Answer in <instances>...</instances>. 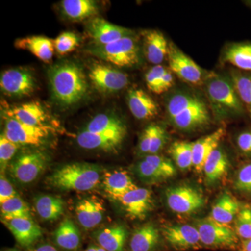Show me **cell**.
I'll use <instances>...</instances> for the list:
<instances>
[{"label":"cell","mask_w":251,"mask_h":251,"mask_svg":"<svg viewBox=\"0 0 251 251\" xmlns=\"http://www.w3.org/2000/svg\"><path fill=\"white\" fill-rule=\"evenodd\" d=\"M144 52L148 62L156 65H161L168 58L169 44L161 31L148 30L144 34Z\"/></svg>","instance_id":"cell-22"},{"label":"cell","mask_w":251,"mask_h":251,"mask_svg":"<svg viewBox=\"0 0 251 251\" xmlns=\"http://www.w3.org/2000/svg\"><path fill=\"white\" fill-rule=\"evenodd\" d=\"M173 74H174L170 70L169 68H168L166 74H164L163 79H162L158 94L164 93V92L169 90L174 85L175 79Z\"/></svg>","instance_id":"cell-48"},{"label":"cell","mask_w":251,"mask_h":251,"mask_svg":"<svg viewBox=\"0 0 251 251\" xmlns=\"http://www.w3.org/2000/svg\"><path fill=\"white\" fill-rule=\"evenodd\" d=\"M87 32L93 39L94 44L97 45L110 44L132 34L130 29L112 24L99 17L91 20L87 25Z\"/></svg>","instance_id":"cell-17"},{"label":"cell","mask_w":251,"mask_h":251,"mask_svg":"<svg viewBox=\"0 0 251 251\" xmlns=\"http://www.w3.org/2000/svg\"><path fill=\"white\" fill-rule=\"evenodd\" d=\"M84 251H107L97 244H91Z\"/></svg>","instance_id":"cell-52"},{"label":"cell","mask_w":251,"mask_h":251,"mask_svg":"<svg viewBox=\"0 0 251 251\" xmlns=\"http://www.w3.org/2000/svg\"><path fill=\"white\" fill-rule=\"evenodd\" d=\"M4 116L30 126L46 125L49 117L45 108L36 101L9 107L5 110Z\"/></svg>","instance_id":"cell-19"},{"label":"cell","mask_w":251,"mask_h":251,"mask_svg":"<svg viewBox=\"0 0 251 251\" xmlns=\"http://www.w3.org/2000/svg\"><path fill=\"white\" fill-rule=\"evenodd\" d=\"M230 79L233 82L246 112L251 119V73L232 71Z\"/></svg>","instance_id":"cell-34"},{"label":"cell","mask_w":251,"mask_h":251,"mask_svg":"<svg viewBox=\"0 0 251 251\" xmlns=\"http://www.w3.org/2000/svg\"><path fill=\"white\" fill-rule=\"evenodd\" d=\"M5 126L14 132L17 135L21 146L30 145L39 146L44 144L46 138L53 133L54 129L50 126H30L4 116Z\"/></svg>","instance_id":"cell-15"},{"label":"cell","mask_w":251,"mask_h":251,"mask_svg":"<svg viewBox=\"0 0 251 251\" xmlns=\"http://www.w3.org/2000/svg\"><path fill=\"white\" fill-rule=\"evenodd\" d=\"M101 179V170L96 165L74 163L57 168L49 176L51 186L62 191H88Z\"/></svg>","instance_id":"cell-3"},{"label":"cell","mask_w":251,"mask_h":251,"mask_svg":"<svg viewBox=\"0 0 251 251\" xmlns=\"http://www.w3.org/2000/svg\"><path fill=\"white\" fill-rule=\"evenodd\" d=\"M240 209L237 200L229 193L225 192L214 203L211 218L219 224L227 226L234 221Z\"/></svg>","instance_id":"cell-29"},{"label":"cell","mask_w":251,"mask_h":251,"mask_svg":"<svg viewBox=\"0 0 251 251\" xmlns=\"http://www.w3.org/2000/svg\"><path fill=\"white\" fill-rule=\"evenodd\" d=\"M135 171L140 179L148 183H156L167 179L166 176L145 159L141 160L135 167Z\"/></svg>","instance_id":"cell-39"},{"label":"cell","mask_w":251,"mask_h":251,"mask_svg":"<svg viewBox=\"0 0 251 251\" xmlns=\"http://www.w3.org/2000/svg\"><path fill=\"white\" fill-rule=\"evenodd\" d=\"M144 159L152 165L166 176L167 179L173 177L176 174V168L169 159L159 155H148Z\"/></svg>","instance_id":"cell-41"},{"label":"cell","mask_w":251,"mask_h":251,"mask_svg":"<svg viewBox=\"0 0 251 251\" xmlns=\"http://www.w3.org/2000/svg\"><path fill=\"white\" fill-rule=\"evenodd\" d=\"M15 47L30 52L42 62L50 63L54 55L53 41L44 36H31L15 41Z\"/></svg>","instance_id":"cell-25"},{"label":"cell","mask_w":251,"mask_h":251,"mask_svg":"<svg viewBox=\"0 0 251 251\" xmlns=\"http://www.w3.org/2000/svg\"><path fill=\"white\" fill-rule=\"evenodd\" d=\"M166 130L161 126L153 125V133L149 155L157 154L164 148L167 142Z\"/></svg>","instance_id":"cell-44"},{"label":"cell","mask_w":251,"mask_h":251,"mask_svg":"<svg viewBox=\"0 0 251 251\" xmlns=\"http://www.w3.org/2000/svg\"><path fill=\"white\" fill-rule=\"evenodd\" d=\"M0 87L1 92L9 97H27L36 90V79L32 73L27 69H10L1 74Z\"/></svg>","instance_id":"cell-8"},{"label":"cell","mask_w":251,"mask_h":251,"mask_svg":"<svg viewBox=\"0 0 251 251\" xmlns=\"http://www.w3.org/2000/svg\"><path fill=\"white\" fill-rule=\"evenodd\" d=\"M2 251H20L19 250H18V249H5V250Z\"/></svg>","instance_id":"cell-53"},{"label":"cell","mask_w":251,"mask_h":251,"mask_svg":"<svg viewBox=\"0 0 251 251\" xmlns=\"http://www.w3.org/2000/svg\"><path fill=\"white\" fill-rule=\"evenodd\" d=\"M122 209L129 219L143 220L153 210L152 193L147 188H137L117 198Z\"/></svg>","instance_id":"cell-13"},{"label":"cell","mask_w":251,"mask_h":251,"mask_svg":"<svg viewBox=\"0 0 251 251\" xmlns=\"http://www.w3.org/2000/svg\"><path fill=\"white\" fill-rule=\"evenodd\" d=\"M20 148L16 144L11 143L1 134L0 137V164L1 173L4 172L13 157Z\"/></svg>","instance_id":"cell-40"},{"label":"cell","mask_w":251,"mask_h":251,"mask_svg":"<svg viewBox=\"0 0 251 251\" xmlns=\"http://www.w3.org/2000/svg\"><path fill=\"white\" fill-rule=\"evenodd\" d=\"M153 133V125H149L144 129L138 143V151L140 154L149 155Z\"/></svg>","instance_id":"cell-45"},{"label":"cell","mask_w":251,"mask_h":251,"mask_svg":"<svg viewBox=\"0 0 251 251\" xmlns=\"http://www.w3.org/2000/svg\"><path fill=\"white\" fill-rule=\"evenodd\" d=\"M234 231L242 240L251 239V207L244 206L234 220Z\"/></svg>","instance_id":"cell-37"},{"label":"cell","mask_w":251,"mask_h":251,"mask_svg":"<svg viewBox=\"0 0 251 251\" xmlns=\"http://www.w3.org/2000/svg\"><path fill=\"white\" fill-rule=\"evenodd\" d=\"M168 68L163 65H156L151 67L145 74V82L149 90L158 94L162 79Z\"/></svg>","instance_id":"cell-42"},{"label":"cell","mask_w":251,"mask_h":251,"mask_svg":"<svg viewBox=\"0 0 251 251\" xmlns=\"http://www.w3.org/2000/svg\"><path fill=\"white\" fill-rule=\"evenodd\" d=\"M193 145L191 142L176 141L170 148V153L180 169L184 171L193 167Z\"/></svg>","instance_id":"cell-36"},{"label":"cell","mask_w":251,"mask_h":251,"mask_svg":"<svg viewBox=\"0 0 251 251\" xmlns=\"http://www.w3.org/2000/svg\"><path fill=\"white\" fill-rule=\"evenodd\" d=\"M16 196L18 194L14 186L4 175L1 174L0 177V203L1 204Z\"/></svg>","instance_id":"cell-46"},{"label":"cell","mask_w":251,"mask_h":251,"mask_svg":"<svg viewBox=\"0 0 251 251\" xmlns=\"http://www.w3.org/2000/svg\"><path fill=\"white\" fill-rule=\"evenodd\" d=\"M1 215L2 220L31 219L30 208L18 196L1 203Z\"/></svg>","instance_id":"cell-35"},{"label":"cell","mask_w":251,"mask_h":251,"mask_svg":"<svg viewBox=\"0 0 251 251\" xmlns=\"http://www.w3.org/2000/svg\"><path fill=\"white\" fill-rule=\"evenodd\" d=\"M103 176L104 190L115 201L125 193L138 188L126 171L106 172Z\"/></svg>","instance_id":"cell-26"},{"label":"cell","mask_w":251,"mask_h":251,"mask_svg":"<svg viewBox=\"0 0 251 251\" xmlns=\"http://www.w3.org/2000/svg\"><path fill=\"white\" fill-rule=\"evenodd\" d=\"M49 77L52 97L62 106L75 105L88 93L85 72L75 63L64 62L52 66L49 69Z\"/></svg>","instance_id":"cell-1"},{"label":"cell","mask_w":251,"mask_h":251,"mask_svg":"<svg viewBox=\"0 0 251 251\" xmlns=\"http://www.w3.org/2000/svg\"><path fill=\"white\" fill-rule=\"evenodd\" d=\"M229 166L228 158L224 150L219 148L214 150L206 160L203 168L208 184H214L222 179Z\"/></svg>","instance_id":"cell-32"},{"label":"cell","mask_w":251,"mask_h":251,"mask_svg":"<svg viewBox=\"0 0 251 251\" xmlns=\"http://www.w3.org/2000/svg\"><path fill=\"white\" fill-rule=\"evenodd\" d=\"M54 50L60 55L75 50L80 44V39L75 33L64 31L53 40Z\"/></svg>","instance_id":"cell-38"},{"label":"cell","mask_w":251,"mask_h":251,"mask_svg":"<svg viewBox=\"0 0 251 251\" xmlns=\"http://www.w3.org/2000/svg\"><path fill=\"white\" fill-rule=\"evenodd\" d=\"M167 112L172 123L182 130L197 129L210 122L207 105L202 99L188 92H177L167 102Z\"/></svg>","instance_id":"cell-2"},{"label":"cell","mask_w":251,"mask_h":251,"mask_svg":"<svg viewBox=\"0 0 251 251\" xmlns=\"http://www.w3.org/2000/svg\"><path fill=\"white\" fill-rule=\"evenodd\" d=\"M168 60L170 70L181 80L190 85H202V69L173 43L169 44Z\"/></svg>","instance_id":"cell-9"},{"label":"cell","mask_w":251,"mask_h":251,"mask_svg":"<svg viewBox=\"0 0 251 251\" xmlns=\"http://www.w3.org/2000/svg\"><path fill=\"white\" fill-rule=\"evenodd\" d=\"M249 3H250V5H251V1H250V2H249Z\"/></svg>","instance_id":"cell-54"},{"label":"cell","mask_w":251,"mask_h":251,"mask_svg":"<svg viewBox=\"0 0 251 251\" xmlns=\"http://www.w3.org/2000/svg\"><path fill=\"white\" fill-rule=\"evenodd\" d=\"M166 196L168 206L177 214H191L199 210L205 204V199L202 193L196 188L188 186L168 188Z\"/></svg>","instance_id":"cell-10"},{"label":"cell","mask_w":251,"mask_h":251,"mask_svg":"<svg viewBox=\"0 0 251 251\" xmlns=\"http://www.w3.org/2000/svg\"><path fill=\"white\" fill-rule=\"evenodd\" d=\"M202 247L215 249H232L239 247L234 229L219 224L211 217L199 220L196 225Z\"/></svg>","instance_id":"cell-6"},{"label":"cell","mask_w":251,"mask_h":251,"mask_svg":"<svg viewBox=\"0 0 251 251\" xmlns=\"http://www.w3.org/2000/svg\"><path fill=\"white\" fill-rule=\"evenodd\" d=\"M34 206L41 219L54 221L64 214L65 202L59 196L40 195L34 199Z\"/></svg>","instance_id":"cell-31"},{"label":"cell","mask_w":251,"mask_h":251,"mask_svg":"<svg viewBox=\"0 0 251 251\" xmlns=\"http://www.w3.org/2000/svg\"><path fill=\"white\" fill-rule=\"evenodd\" d=\"M161 235L152 224L143 225L135 229L130 237L129 251H156L160 247Z\"/></svg>","instance_id":"cell-24"},{"label":"cell","mask_w":251,"mask_h":251,"mask_svg":"<svg viewBox=\"0 0 251 251\" xmlns=\"http://www.w3.org/2000/svg\"><path fill=\"white\" fill-rule=\"evenodd\" d=\"M99 6L93 0H63L61 11L72 21H82L94 17L99 12Z\"/></svg>","instance_id":"cell-28"},{"label":"cell","mask_w":251,"mask_h":251,"mask_svg":"<svg viewBox=\"0 0 251 251\" xmlns=\"http://www.w3.org/2000/svg\"><path fill=\"white\" fill-rule=\"evenodd\" d=\"M127 130H117L109 133H90L82 130L77 135V143L85 150L115 151L120 148Z\"/></svg>","instance_id":"cell-14"},{"label":"cell","mask_w":251,"mask_h":251,"mask_svg":"<svg viewBox=\"0 0 251 251\" xmlns=\"http://www.w3.org/2000/svg\"><path fill=\"white\" fill-rule=\"evenodd\" d=\"M27 251H59L55 247L49 243H42V244H35L29 249Z\"/></svg>","instance_id":"cell-49"},{"label":"cell","mask_w":251,"mask_h":251,"mask_svg":"<svg viewBox=\"0 0 251 251\" xmlns=\"http://www.w3.org/2000/svg\"><path fill=\"white\" fill-rule=\"evenodd\" d=\"M91 82L98 90L106 93H115L128 85V75L103 64H94L89 70Z\"/></svg>","instance_id":"cell-11"},{"label":"cell","mask_w":251,"mask_h":251,"mask_svg":"<svg viewBox=\"0 0 251 251\" xmlns=\"http://www.w3.org/2000/svg\"><path fill=\"white\" fill-rule=\"evenodd\" d=\"M127 130L126 126L120 117L109 114H99L88 122L83 130L90 133H103Z\"/></svg>","instance_id":"cell-33"},{"label":"cell","mask_w":251,"mask_h":251,"mask_svg":"<svg viewBox=\"0 0 251 251\" xmlns=\"http://www.w3.org/2000/svg\"><path fill=\"white\" fill-rule=\"evenodd\" d=\"M223 59L239 71L251 73V42L231 44L225 50Z\"/></svg>","instance_id":"cell-30"},{"label":"cell","mask_w":251,"mask_h":251,"mask_svg":"<svg viewBox=\"0 0 251 251\" xmlns=\"http://www.w3.org/2000/svg\"><path fill=\"white\" fill-rule=\"evenodd\" d=\"M239 151L244 156L251 158V130H244L237 138Z\"/></svg>","instance_id":"cell-47"},{"label":"cell","mask_w":251,"mask_h":251,"mask_svg":"<svg viewBox=\"0 0 251 251\" xmlns=\"http://www.w3.org/2000/svg\"><path fill=\"white\" fill-rule=\"evenodd\" d=\"M128 237V230L122 225L108 226L94 234L97 245L107 251H125Z\"/></svg>","instance_id":"cell-23"},{"label":"cell","mask_w":251,"mask_h":251,"mask_svg":"<svg viewBox=\"0 0 251 251\" xmlns=\"http://www.w3.org/2000/svg\"><path fill=\"white\" fill-rule=\"evenodd\" d=\"M127 103L132 115L138 120H150L158 115V104L141 89L130 90L127 95Z\"/></svg>","instance_id":"cell-20"},{"label":"cell","mask_w":251,"mask_h":251,"mask_svg":"<svg viewBox=\"0 0 251 251\" xmlns=\"http://www.w3.org/2000/svg\"><path fill=\"white\" fill-rule=\"evenodd\" d=\"M47 163V157L44 153L29 151L22 153L12 162L10 173L20 184H30L44 171Z\"/></svg>","instance_id":"cell-7"},{"label":"cell","mask_w":251,"mask_h":251,"mask_svg":"<svg viewBox=\"0 0 251 251\" xmlns=\"http://www.w3.org/2000/svg\"><path fill=\"white\" fill-rule=\"evenodd\" d=\"M239 249L240 251H251V239L241 241Z\"/></svg>","instance_id":"cell-51"},{"label":"cell","mask_w":251,"mask_h":251,"mask_svg":"<svg viewBox=\"0 0 251 251\" xmlns=\"http://www.w3.org/2000/svg\"><path fill=\"white\" fill-rule=\"evenodd\" d=\"M2 134L4 135L6 139L9 140L11 143L16 144V145H17L18 146L21 148V143H20L19 140H18L17 135L13 130L4 127V132H3Z\"/></svg>","instance_id":"cell-50"},{"label":"cell","mask_w":251,"mask_h":251,"mask_svg":"<svg viewBox=\"0 0 251 251\" xmlns=\"http://www.w3.org/2000/svg\"><path fill=\"white\" fill-rule=\"evenodd\" d=\"M162 235L167 244L176 251L199 249L202 247L197 227L188 224L166 226L162 229Z\"/></svg>","instance_id":"cell-12"},{"label":"cell","mask_w":251,"mask_h":251,"mask_svg":"<svg viewBox=\"0 0 251 251\" xmlns=\"http://www.w3.org/2000/svg\"><path fill=\"white\" fill-rule=\"evenodd\" d=\"M77 221L85 229H92L103 221L105 208L103 201L95 196L81 198L75 205Z\"/></svg>","instance_id":"cell-16"},{"label":"cell","mask_w":251,"mask_h":251,"mask_svg":"<svg viewBox=\"0 0 251 251\" xmlns=\"http://www.w3.org/2000/svg\"><path fill=\"white\" fill-rule=\"evenodd\" d=\"M234 187L251 197V163L244 165L239 169L234 181Z\"/></svg>","instance_id":"cell-43"},{"label":"cell","mask_w":251,"mask_h":251,"mask_svg":"<svg viewBox=\"0 0 251 251\" xmlns=\"http://www.w3.org/2000/svg\"><path fill=\"white\" fill-rule=\"evenodd\" d=\"M21 247L29 249L35 245L43 236L40 226L31 219L2 220Z\"/></svg>","instance_id":"cell-18"},{"label":"cell","mask_w":251,"mask_h":251,"mask_svg":"<svg viewBox=\"0 0 251 251\" xmlns=\"http://www.w3.org/2000/svg\"><path fill=\"white\" fill-rule=\"evenodd\" d=\"M206 90L216 115L237 117L247 113L231 79L211 75L206 80Z\"/></svg>","instance_id":"cell-4"},{"label":"cell","mask_w":251,"mask_h":251,"mask_svg":"<svg viewBox=\"0 0 251 251\" xmlns=\"http://www.w3.org/2000/svg\"><path fill=\"white\" fill-rule=\"evenodd\" d=\"M56 245L66 251H77L82 244L80 230L74 221L65 219L59 225L53 233Z\"/></svg>","instance_id":"cell-27"},{"label":"cell","mask_w":251,"mask_h":251,"mask_svg":"<svg viewBox=\"0 0 251 251\" xmlns=\"http://www.w3.org/2000/svg\"><path fill=\"white\" fill-rule=\"evenodd\" d=\"M88 51L102 60L119 67H134L140 62L139 46L133 34L105 45L93 44Z\"/></svg>","instance_id":"cell-5"},{"label":"cell","mask_w":251,"mask_h":251,"mask_svg":"<svg viewBox=\"0 0 251 251\" xmlns=\"http://www.w3.org/2000/svg\"><path fill=\"white\" fill-rule=\"evenodd\" d=\"M226 133L224 128H218L210 134L203 137L193 145V167L198 173L203 171L204 163L211 153L219 148L221 140Z\"/></svg>","instance_id":"cell-21"}]
</instances>
